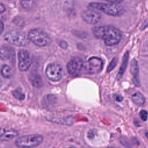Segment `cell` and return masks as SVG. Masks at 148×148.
Listing matches in <instances>:
<instances>
[{"label":"cell","mask_w":148,"mask_h":148,"mask_svg":"<svg viewBox=\"0 0 148 148\" xmlns=\"http://www.w3.org/2000/svg\"><path fill=\"white\" fill-rule=\"evenodd\" d=\"M132 101L139 106H142L144 105L145 100L143 95L139 92H136L134 93L132 95Z\"/></svg>","instance_id":"obj_15"},{"label":"cell","mask_w":148,"mask_h":148,"mask_svg":"<svg viewBox=\"0 0 148 148\" xmlns=\"http://www.w3.org/2000/svg\"><path fill=\"white\" fill-rule=\"evenodd\" d=\"M8 1H11V0H8Z\"/></svg>","instance_id":"obj_29"},{"label":"cell","mask_w":148,"mask_h":148,"mask_svg":"<svg viewBox=\"0 0 148 148\" xmlns=\"http://www.w3.org/2000/svg\"><path fill=\"white\" fill-rule=\"evenodd\" d=\"M105 1H106L109 3H115V4H119L121 2L123 1V0H103Z\"/></svg>","instance_id":"obj_22"},{"label":"cell","mask_w":148,"mask_h":148,"mask_svg":"<svg viewBox=\"0 0 148 148\" xmlns=\"http://www.w3.org/2000/svg\"><path fill=\"white\" fill-rule=\"evenodd\" d=\"M128 52L127 51L124 55V57H123V61H122V64H121V65L120 68V69H119V71L118 72V75H117V79H119L121 77V76H123L125 70V68H126V66H127V62H128Z\"/></svg>","instance_id":"obj_17"},{"label":"cell","mask_w":148,"mask_h":148,"mask_svg":"<svg viewBox=\"0 0 148 148\" xmlns=\"http://www.w3.org/2000/svg\"><path fill=\"white\" fill-rule=\"evenodd\" d=\"M147 115H148V113H147V111L145 110H142L140 112V116L141 119L144 121H146L147 120Z\"/></svg>","instance_id":"obj_21"},{"label":"cell","mask_w":148,"mask_h":148,"mask_svg":"<svg viewBox=\"0 0 148 148\" xmlns=\"http://www.w3.org/2000/svg\"><path fill=\"white\" fill-rule=\"evenodd\" d=\"M21 7L26 10L32 9L36 5L38 0H19Z\"/></svg>","instance_id":"obj_16"},{"label":"cell","mask_w":148,"mask_h":148,"mask_svg":"<svg viewBox=\"0 0 148 148\" xmlns=\"http://www.w3.org/2000/svg\"><path fill=\"white\" fill-rule=\"evenodd\" d=\"M88 8L102 12L106 14L112 16H119L121 15L124 11L122 6H119L118 4L109 2H90L88 5Z\"/></svg>","instance_id":"obj_2"},{"label":"cell","mask_w":148,"mask_h":148,"mask_svg":"<svg viewBox=\"0 0 148 148\" xmlns=\"http://www.w3.org/2000/svg\"><path fill=\"white\" fill-rule=\"evenodd\" d=\"M12 49L6 46L0 47V58L2 60H6L10 58L12 55Z\"/></svg>","instance_id":"obj_14"},{"label":"cell","mask_w":148,"mask_h":148,"mask_svg":"<svg viewBox=\"0 0 148 148\" xmlns=\"http://www.w3.org/2000/svg\"><path fill=\"white\" fill-rule=\"evenodd\" d=\"M12 93L13 96L18 100H23L25 98V94L20 88L13 90Z\"/></svg>","instance_id":"obj_19"},{"label":"cell","mask_w":148,"mask_h":148,"mask_svg":"<svg viewBox=\"0 0 148 148\" xmlns=\"http://www.w3.org/2000/svg\"><path fill=\"white\" fill-rule=\"evenodd\" d=\"M84 62L79 58L76 57L71 60L67 64L68 72L73 76H76L83 70Z\"/></svg>","instance_id":"obj_10"},{"label":"cell","mask_w":148,"mask_h":148,"mask_svg":"<svg viewBox=\"0 0 148 148\" xmlns=\"http://www.w3.org/2000/svg\"><path fill=\"white\" fill-rule=\"evenodd\" d=\"M4 28V24L2 21L0 20V34L3 32Z\"/></svg>","instance_id":"obj_26"},{"label":"cell","mask_w":148,"mask_h":148,"mask_svg":"<svg viewBox=\"0 0 148 148\" xmlns=\"http://www.w3.org/2000/svg\"><path fill=\"white\" fill-rule=\"evenodd\" d=\"M117 63V58H114L112 61L110 62V63L109 64L108 68H107V72H109L110 71H111L114 67L116 65Z\"/></svg>","instance_id":"obj_20"},{"label":"cell","mask_w":148,"mask_h":148,"mask_svg":"<svg viewBox=\"0 0 148 148\" xmlns=\"http://www.w3.org/2000/svg\"><path fill=\"white\" fill-rule=\"evenodd\" d=\"M94 36L98 39H101L107 46H113L119 43L121 34L119 29L109 25L96 26L92 28Z\"/></svg>","instance_id":"obj_1"},{"label":"cell","mask_w":148,"mask_h":148,"mask_svg":"<svg viewBox=\"0 0 148 148\" xmlns=\"http://www.w3.org/2000/svg\"><path fill=\"white\" fill-rule=\"evenodd\" d=\"M18 69L21 71L28 70L31 65V58L29 53L24 49H21L18 51Z\"/></svg>","instance_id":"obj_9"},{"label":"cell","mask_w":148,"mask_h":148,"mask_svg":"<svg viewBox=\"0 0 148 148\" xmlns=\"http://www.w3.org/2000/svg\"><path fill=\"white\" fill-rule=\"evenodd\" d=\"M45 73L49 80L53 82H57L62 77L64 70L60 64L57 63H51L49 64L46 67Z\"/></svg>","instance_id":"obj_7"},{"label":"cell","mask_w":148,"mask_h":148,"mask_svg":"<svg viewBox=\"0 0 148 148\" xmlns=\"http://www.w3.org/2000/svg\"><path fill=\"white\" fill-rule=\"evenodd\" d=\"M114 98L116 99V101H117L118 102H120L123 100V97L121 96H120V95L116 94V95H114Z\"/></svg>","instance_id":"obj_25"},{"label":"cell","mask_w":148,"mask_h":148,"mask_svg":"<svg viewBox=\"0 0 148 148\" xmlns=\"http://www.w3.org/2000/svg\"><path fill=\"white\" fill-rule=\"evenodd\" d=\"M132 141L134 144H136V145H139V142L138 140V139L136 138H134L132 139Z\"/></svg>","instance_id":"obj_27"},{"label":"cell","mask_w":148,"mask_h":148,"mask_svg":"<svg viewBox=\"0 0 148 148\" xmlns=\"http://www.w3.org/2000/svg\"><path fill=\"white\" fill-rule=\"evenodd\" d=\"M29 80L33 86L40 87L43 86V81L39 75L38 73H32L29 77Z\"/></svg>","instance_id":"obj_13"},{"label":"cell","mask_w":148,"mask_h":148,"mask_svg":"<svg viewBox=\"0 0 148 148\" xmlns=\"http://www.w3.org/2000/svg\"><path fill=\"white\" fill-rule=\"evenodd\" d=\"M60 46L62 49H66L68 47V44H67V43L65 41L61 40L60 42Z\"/></svg>","instance_id":"obj_23"},{"label":"cell","mask_w":148,"mask_h":148,"mask_svg":"<svg viewBox=\"0 0 148 148\" xmlns=\"http://www.w3.org/2000/svg\"><path fill=\"white\" fill-rule=\"evenodd\" d=\"M6 10V8L5 6L2 3L0 2V14L3 13Z\"/></svg>","instance_id":"obj_24"},{"label":"cell","mask_w":148,"mask_h":148,"mask_svg":"<svg viewBox=\"0 0 148 148\" xmlns=\"http://www.w3.org/2000/svg\"><path fill=\"white\" fill-rule=\"evenodd\" d=\"M81 17L84 22L88 24H95L101 20V15L98 11L88 8L82 11Z\"/></svg>","instance_id":"obj_8"},{"label":"cell","mask_w":148,"mask_h":148,"mask_svg":"<svg viewBox=\"0 0 148 148\" xmlns=\"http://www.w3.org/2000/svg\"><path fill=\"white\" fill-rule=\"evenodd\" d=\"M28 38L29 40L38 46H45L50 43V39L48 34L39 28L31 29L28 33Z\"/></svg>","instance_id":"obj_3"},{"label":"cell","mask_w":148,"mask_h":148,"mask_svg":"<svg viewBox=\"0 0 148 148\" xmlns=\"http://www.w3.org/2000/svg\"><path fill=\"white\" fill-rule=\"evenodd\" d=\"M146 137L148 138V133H146Z\"/></svg>","instance_id":"obj_28"},{"label":"cell","mask_w":148,"mask_h":148,"mask_svg":"<svg viewBox=\"0 0 148 148\" xmlns=\"http://www.w3.org/2000/svg\"><path fill=\"white\" fill-rule=\"evenodd\" d=\"M1 73L4 78H10L12 76V71L10 68L7 65H3L1 69Z\"/></svg>","instance_id":"obj_18"},{"label":"cell","mask_w":148,"mask_h":148,"mask_svg":"<svg viewBox=\"0 0 148 148\" xmlns=\"http://www.w3.org/2000/svg\"><path fill=\"white\" fill-rule=\"evenodd\" d=\"M18 132L14 129L0 128V141H9L18 136Z\"/></svg>","instance_id":"obj_11"},{"label":"cell","mask_w":148,"mask_h":148,"mask_svg":"<svg viewBox=\"0 0 148 148\" xmlns=\"http://www.w3.org/2000/svg\"><path fill=\"white\" fill-rule=\"evenodd\" d=\"M103 61L97 57H92L84 62L83 71L88 74H96L102 69Z\"/></svg>","instance_id":"obj_6"},{"label":"cell","mask_w":148,"mask_h":148,"mask_svg":"<svg viewBox=\"0 0 148 148\" xmlns=\"http://www.w3.org/2000/svg\"><path fill=\"white\" fill-rule=\"evenodd\" d=\"M4 39L9 43L18 46H26L30 41L25 34L16 31L7 32L4 35Z\"/></svg>","instance_id":"obj_5"},{"label":"cell","mask_w":148,"mask_h":148,"mask_svg":"<svg viewBox=\"0 0 148 148\" xmlns=\"http://www.w3.org/2000/svg\"><path fill=\"white\" fill-rule=\"evenodd\" d=\"M131 72L132 74L134 84L136 86H139V67L138 62L135 59H133L131 62Z\"/></svg>","instance_id":"obj_12"},{"label":"cell","mask_w":148,"mask_h":148,"mask_svg":"<svg viewBox=\"0 0 148 148\" xmlns=\"http://www.w3.org/2000/svg\"><path fill=\"white\" fill-rule=\"evenodd\" d=\"M43 140V137L40 135H28L18 138L15 141V144L20 147H31L39 145Z\"/></svg>","instance_id":"obj_4"}]
</instances>
